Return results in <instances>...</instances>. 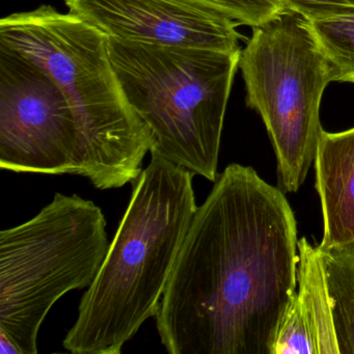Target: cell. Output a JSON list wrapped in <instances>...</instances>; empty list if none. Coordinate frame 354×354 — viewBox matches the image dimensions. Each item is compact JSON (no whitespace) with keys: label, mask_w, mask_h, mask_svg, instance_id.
Instances as JSON below:
<instances>
[{"label":"cell","mask_w":354,"mask_h":354,"mask_svg":"<svg viewBox=\"0 0 354 354\" xmlns=\"http://www.w3.org/2000/svg\"><path fill=\"white\" fill-rule=\"evenodd\" d=\"M109 49L128 101L152 131L153 152L214 183L241 50L155 46L111 37Z\"/></svg>","instance_id":"obj_4"},{"label":"cell","mask_w":354,"mask_h":354,"mask_svg":"<svg viewBox=\"0 0 354 354\" xmlns=\"http://www.w3.org/2000/svg\"><path fill=\"white\" fill-rule=\"evenodd\" d=\"M0 354H21V351L13 341L0 333Z\"/></svg>","instance_id":"obj_15"},{"label":"cell","mask_w":354,"mask_h":354,"mask_svg":"<svg viewBox=\"0 0 354 354\" xmlns=\"http://www.w3.org/2000/svg\"><path fill=\"white\" fill-rule=\"evenodd\" d=\"M310 24L328 62L333 82H354V13Z\"/></svg>","instance_id":"obj_12"},{"label":"cell","mask_w":354,"mask_h":354,"mask_svg":"<svg viewBox=\"0 0 354 354\" xmlns=\"http://www.w3.org/2000/svg\"><path fill=\"white\" fill-rule=\"evenodd\" d=\"M314 163L323 215L319 250L354 252V128L323 130Z\"/></svg>","instance_id":"obj_10"},{"label":"cell","mask_w":354,"mask_h":354,"mask_svg":"<svg viewBox=\"0 0 354 354\" xmlns=\"http://www.w3.org/2000/svg\"><path fill=\"white\" fill-rule=\"evenodd\" d=\"M350 1H351L352 3H354V0H350Z\"/></svg>","instance_id":"obj_16"},{"label":"cell","mask_w":354,"mask_h":354,"mask_svg":"<svg viewBox=\"0 0 354 354\" xmlns=\"http://www.w3.org/2000/svg\"><path fill=\"white\" fill-rule=\"evenodd\" d=\"M286 10L296 12L306 19L317 20L354 13L350 0H277Z\"/></svg>","instance_id":"obj_14"},{"label":"cell","mask_w":354,"mask_h":354,"mask_svg":"<svg viewBox=\"0 0 354 354\" xmlns=\"http://www.w3.org/2000/svg\"><path fill=\"white\" fill-rule=\"evenodd\" d=\"M320 252L339 354H354V252Z\"/></svg>","instance_id":"obj_11"},{"label":"cell","mask_w":354,"mask_h":354,"mask_svg":"<svg viewBox=\"0 0 354 354\" xmlns=\"http://www.w3.org/2000/svg\"><path fill=\"white\" fill-rule=\"evenodd\" d=\"M194 5L218 12L238 26L257 28L286 11L277 0H186Z\"/></svg>","instance_id":"obj_13"},{"label":"cell","mask_w":354,"mask_h":354,"mask_svg":"<svg viewBox=\"0 0 354 354\" xmlns=\"http://www.w3.org/2000/svg\"><path fill=\"white\" fill-rule=\"evenodd\" d=\"M239 68L246 104L260 113L274 149L279 188L296 192L316 157L321 99L333 82L310 20L286 10L254 28Z\"/></svg>","instance_id":"obj_6"},{"label":"cell","mask_w":354,"mask_h":354,"mask_svg":"<svg viewBox=\"0 0 354 354\" xmlns=\"http://www.w3.org/2000/svg\"><path fill=\"white\" fill-rule=\"evenodd\" d=\"M0 45L36 64L63 91L119 188L138 180L154 136L122 88L109 36L70 12L42 6L3 18Z\"/></svg>","instance_id":"obj_3"},{"label":"cell","mask_w":354,"mask_h":354,"mask_svg":"<svg viewBox=\"0 0 354 354\" xmlns=\"http://www.w3.org/2000/svg\"><path fill=\"white\" fill-rule=\"evenodd\" d=\"M194 175L156 152L131 184L127 210L64 348L120 354L160 308L182 242L196 214Z\"/></svg>","instance_id":"obj_2"},{"label":"cell","mask_w":354,"mask_h":354,"mask_svg":"<svg viewBox=\"0 0 354 354\" xmlns=\"http://www.w3.org/2000/svg\"><path fill=\"white\" fill-rule=\"evenodd\" d=\"M298 254L297 288L271 354H339L322 254L306 238L298 240Z\"/></svg>","instance_id":"obj_9"},{"label":"cell","mask_w":354,"mask_h":354,"mask_svg":"<svg viewBox=\"0 0 354 354\" xmlns=\"http://www.w3.org/2000/svg\"><path fill=\"white\" fill-rule=\"evenodd\" d=\"M109 244L102 209L77 194H55L36 216L0 232V333L21 354L38 353L47 314L92 285Z\"/></svg>","instance_id":"obj_5"},{"label":"cell","mask_w":354,"mask_h":354,"mask_svg":"<svg viewBox=\"0 0 354 354\" xmlns=\"http://www.w3.org/2000/svg\"><path fill=\"white\" fill-rule=\"evenodd\" d=\"M65 3L70 13L125 42L240 50L235 21L186 0H65Z\"/></svg>","instance_id":"obj_8"},{"label":"cell","mask_w":354,"mask_h":354,"mask_svg":"<svg viewBox=\"0 0 354 354\" xmlns=\"http://www.w3.org/2000/svg\"><path fill=\"white\" fill-rule=\"evenodd\" d=\"M0 167L18 174L107 180L63 91L39 66L0 45Z\"/></svg>","instance_id":"obj_7"},{"label":"cell","mask_w":354,"mask_h":354,"mask_svg":"<svg viewBox=\"0 0 354 354\" xmlns=\"http://www.w3.org/2000/svg\"><path fill=\"white\" fill-rule=\"evenodd\" d=\"M298 260L285 192L230 165L182 242L155 317L161 344L171 354H271Z\"/></svg>","instance_id":"obj_1"}]
</instances>
